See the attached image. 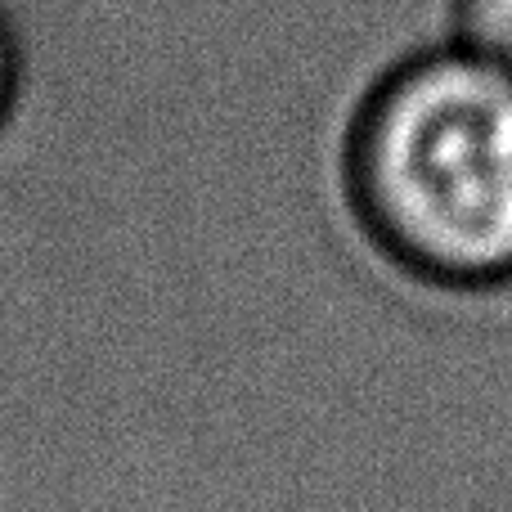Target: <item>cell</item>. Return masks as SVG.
<instances>
[{"label":"cell","mask_w":512,"mask_h":512,"mask_svg":"<svg viewBox=\"0 0 512 512\" xmlns=\"http://www.w3.org/2000/svg\"><path fill=\"white\" fill-rule=\"evenodd\" d=\"M459 45L512 72V0H459Z\"/></svg>","instance_id":"obj_2"},{"label":"cell","mask_w":512,"mask_h":512,"mask_svg":"<svg viewBox=\"0 0 512 512\" xmlns=\"http://www.w3.org/2000/svg\"><path fill=\"white\" fill-rule=\"evenodd\" d=\"M18 77H23V63H18V41L9 18L0 14V131H5L9 113L18 104Z\"/></svg>","instance_id":"obj_3"},{"label":"cell","mask_w":512,"mask_h":512,"mask_svg":"<svg viewBox=\"0 0 512 512\" xmlns=\"http://www.w3.org/2000/svg\"><path fill=\"white\" fill-rule=\"evenodd\" d=\"M342 203L409 279L512 288V72L468 45L387 72L346 131Z\"/></svg>","instance_id":"obj_1"}]
</instances>
